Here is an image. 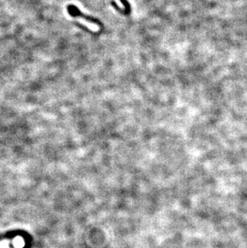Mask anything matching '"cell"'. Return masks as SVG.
<instances>
[{
  "mask_svg": "<svg viewBox=\"0 0 247 248\" xmlns=\"http://www.w3.org/2000/svg\"><path fill=\"white\" fill-rule=\"evenodd\" d=\"M120 2H121L123 5H124L125 7V14L128 15V14L130 13V11H131V7H130V4H129V3L128 2V0H120Z\"/></svg>",
  "mask_w": 247,
  "mask_h": 248,
  "instance_id": "obj_2",
  "label": "cell"
},
{
  "mask_svg": "<svg viewBox=\"0 0 247 248\" xmlns=\"http://www.w3.org/2000/svg\"><path fill=\"white\" fill-rule=\"evenodd\" d=\"M67 11H68V13H69L71 16L83 18V20H87V21H88L90 23H96V24L100 25V23H99V20H96V19H94V18H92V17L88 16V15H87L85 14L82 13V11H81L79 8H77L75 5H71V4L68 5Z\"/></svg>",
  "mask_w": 247,
  "mask_h": 248,
  "instance_id": "obj_1",
  "label": "cell"
}]
</instances>
